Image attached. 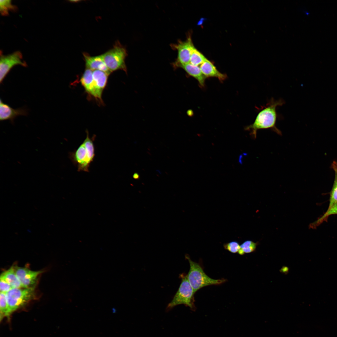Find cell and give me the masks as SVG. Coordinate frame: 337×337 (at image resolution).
<instances>
[{"label":"cell","mask_w":337,"mask_h":337,"mask_svg":"<svg viewBox=\"0 0 337 337\" xmlns=\"http://www.w3.org/2000/svg\"><path fill=\"white\" fill-rule=\"evenodd\" d=\"M224 248L232 253L238 252L240 245L238 242L232 241L225 244L223 245Z\"/></svg>","instance_id":"23"},{"label":"cell","mask_w":337,"mask_h":337,"mask_svg":"<svg viewBox=\"0 0 337 337\" xmlns=\"http://www.w3.org/2000/svg\"><path fill=\"white\" fill-rule=\"evenodd\" d=\"M0 279L8 283L13 288H23L15 273L13 266L1 274Z\"/></svg>","instance_id":"16"},{"label":"cell","mask_w":337,"mask_h":337,"mask_svg":"<svg viewBox=\"0 0 337 337\" xmlns=\"http://www.w3.org/2000/svg\"><path fill=\"white\" fill-rule=\"evenodd\" d=\"M185 258L189 263L190 268L187 278L195 293L201 288L208 286L218 285L225 282L226 280L213 279L207 275L198 263L192 261L189 256L186 255Z\"/></svg>","instance_id":"3"},{"label":"cell","mask_w":337,"mask_h":337,"mask_svg":"<svg viewBox=\"0 0 337 337\" xmlns=\"http://www.w3.org/2000/svg\"><path fill=\"white\" fill-rule=\"evenodd\" d=\"M0 292L6 293L13 288L11 286L5 281L0 279Z\"/></svg>","instance_id":"24"},{"label":"cell","mask_w":337,"mask_h":337,"mask_svg":"<svg viewBox=\"0 0 337 337\" xmlns=\"http://www.w3.org/2000/svg\"><path fill=\"white\" fill-rule=\"evenodd\" d=\"M181 281L179 287L172 300L168 304L167 310H170L176 305L183 304L192 310L195 309L194 295L195 293L185 273L179 275Z\"/></svg>","instance_id":"4"},{"label":"cell","mask_w":337,"mask_h":337,"mask_svg":"<svg viewBox=\"0 0 337 337\" xmlns=\"http://www.w3.org/2000/svg\"><path fill=\"white\" fill-rule=\"evenodd\" d=\"M190 35L185 41L179 40L177 43L170 45L172 49L177 51V58L173 64L175 67L190 62L191 52L194 47Z\"/></svg>","instance_id":"8"},{"label":"cell","mask_w":337,"mask_h":337,"mask_svg":"<svg viewBox=\"0 0 337 337\" xmlns=\"http://www.w3.org/2000/svg\"><path fill=\"white\" fill-rule=\"evenodd\" d=\"M0 310L1 320L4 317L9 316L6 293H5L0 292Z\"/></svg>","instance_id":"20"},{"label":"cell","mask_w":337,"mask_h":337,"mask_svg":"<svg viewBox=\"0 0 337 337\" xmlns=\"http://www.w3.org/2000/svg\"><path fill=\"white\" fill-rule=\"evenodd\" d=\"M0 51V83H2L10 70L15 66L21 65L26 67L27 64L22 60L21 52L17 51L13 53L4 55Z\"/></svg>","instance_id":"7"},{"label":"cell","mask_w":337,"mask_h":337,"mask_svg":"<svg viewBox=\"0 0 337 337\" xmlns=\"http://www.w3.org/2000/svg\"><path fill=\"white\" fill-rule=\"evenodd\" d=\"M27 112L23 108L14 109L8 105L4 103L0 99V120L3 121L10 120L13 122L14 120L17 116L20 115H27Z\"/></svg>","instance_id":"12"},{"label":"cell","mask_w":337,"mask_h":337,"mask_svg":"<svg viewBox=\"0 0 337 337\" xmlns=\"http://www.w3.org/2000/svg\"><path fill=\"white\" fill-rule=\"evenodd\" d=\"M284 103V101L282 99L276 100L272 98L266 105L260 109L254 122L245 128L246 130L250 131L252 138H256L257 131L261 129H270L278 135L282 134L281 131L276 126V108Z\"/></svg>","instance_id":"1"},{"label":"cell","mask_w":337,"mask_h":337,"mask_svg":"<svg viewBox=\"0 0 337 337\" xmlns=\"http://www.w3.org/2000/svg\"><path fill=\"white\" fill-rule=\"evenodd\" d=\"M332 167L337 174V162L335 161L332 164Z\"/></svg>","instance_id":"25"},{"label":"cell","mask_w":337,"mask_h":337,"mask_svg":"<svg viewBox=\"0 0 337 337\" xmlns=\"http://www.w3.org/2000/svg\"><path fill=\"white\" fill-rule=\"evenodd\" d=\"M337 214V203L334 204L330 208L327 209L325 213L319 219L311 225L312 227L317 226L327 219L329 216L333 214Z\"/></svg>","instance_id":"21"},{"label":"cell","mask_w":337,"mask_h":337,"mask_svg":"<svg viewBox=\"0 0 337 337\" xmlns=\"http://www.w3.org/2000/svg\"><path fill=\"white\" fill-rule=\"evenodd\" d=\"M86 133V137L82 143L76 150L69 154L70 159L77 167L78 172H89L90 165L95 156L94 141L95 135L90 138L87 130Z\"/></svg>","instance_id":"2"},{"label":"cell","mask_w":337,"mask_h":337,"mask_svg":"<svg viewBox=\"0 0 337 337\" xmlns=\"http://www.w3.org/2000/svg\"><path fill=\"white\" fill-rule=\"evenodd\" d=\"M11 1V0L0 1V12L2 16H7L10 11H15L17 10V7L12 4Z\"/></svg>","instance_id":"18"},{"label":"cell","mask_w":337,"mask_h":337,"mask_svg":"<svg viewBox=\"0 0 337 337\" xmlns=\"http://www.w3.org/2000/svg\"><path fill=\"white\" fill-rule=\"evenodd\" d=\"M109 75L106 72L100 70H95L93 71L94 97L99 100H102V93L106 85Z\"/></svg>","instance_id":"10"},{"label":"cell","mask_w":337,"mask_h":337,"mask_svg":"<svg viewBox=\"0 0 337 337\" xmlns=\"http://www.w3.org/2000/svg\"><path fill=\"white\" fill-rule=\"evenodd\" d=\"M13 266L23 288L34 286L38 276L42 272L41 271H32L27 268L19 267L17 265Z\"/></svg>","instance_id":"9"},{"label":"cell","mask_w":337,"mask_h":337,"mask_svg":"<svg viewBox=\"0 0 337 337\" xmlns=\"http://www.w3.org/2000/svg\"><path fill=\"white\" fill-rule=\"evenodd\" d=\"M208 59L194 47L192 51L190 63L198 66Z\"/></svg>","instance_id":"17"},{"label":"cell","mask_w":337,"mask_h":337,"mask_svg":"<svg viewBox=\"0 0 337 337\" xmlns=\"http://www.w3.org/2000/svg\"><path fill=\"white\" fill-rule=\"evenodd\" d=\"M133 178L135 179H138L139 178V175L137 173H134L133 176Z\"/></svg>","instance_id":"26"},{"label":"cell","mask_w":337,"mask_h":337,"mask_svg":"<svg viewBox=\"0 0 337 337\" xmlns=\"http://www.w3.org/2000/svg\"><path fill=\"white\" fill-rule=\"evenodd\" d=\"M200 68L206 77H216L221 81L224 80L227 78V75L219 72L214 64L208 59L200 65Z\"/></svg>","instance_id":"13"},{"label":"cell","mask_w":337,"mask_h":337,"mask_svg":"<svg viewBox=\"0 0 337 337\" xmlns=\"http://www.w3.org/2000/svg\"><path fill=\"white\" fill-rule=\"evenodd\" d=\"M85 62L86 69L92 71L100 70L106 72L109 75L111 72L105 65L102 55L91 56L88 53H83Z\"/></svg>","instance_id":"11"},{"label":"cell","mask_w":337,"mask_h":337,"mask_svg":"<svg viewBox=\"0 0 337 337\" xmlns=\"http://www.w3.org/2000/svg\"><path fill=\"white\" fill-rule=\"evenodd\" d=\"M179 67L183 68L188 74L197 80L201 86H204L206 77L203 74L198 66L189 63L180 66Z\"/></svg>","instance_id":"14"},{"label":"cell","mask_w":337,"mask_h":337,"mask_svg":"<svg viewBox=\"0 0 337 337\" xmlns=\"http://www.w3.org/2000/svg\"><path fill=\"white\" fill-rule=\"evenodd\" d=\"M80 82L86 92L94 96V85L92 70L86 69L80 79Z\"/></svg>","instance_id":"15"},{"label":"cell","mask_w":337,"mask_h":337,"mask_svg":"<svg viewBox=\"0 0 337 337\" xmlns=\"http://www.w3.org/2000/svg\"><path fill=\"white\" fill-rule=\"evenodd\" d=\"M102 55L105 65L111 72L119 70L126 71L125 61L127 56V51L119 41L116 42L111 49Z\"/></svg>","instance_id":"6"},{"label":"cell","mask_w":337,"mask_h":337,"mask_svg":"<svg viewBox=\"0 0 337 337\" xmlns=\"http://www.w3.org/2000/svg\"><path fill=\"white\" fill-rule=\"evenodd\" d=\"M256 245V243L251 241H247L240 246L238 253L240 255H243L252 252L255 250Z\"/></svg>","instance_id":"19"},{"label":"cell","mask_w":337,"mask_h":337,"mask_svg":"<svg viewBox=\"0 0 337 337\" xmlns=\"http://www.w3.org/2000/svg\"><path fill=\"white\" fill-rule=\"evenodd\" d=\"M337 203V178L335 181L330 196V203L328 209Z\"/></svg>","instance_id":"22"},{"label":"cell","mask_w":337,"mask_h":337,"mask_svg":"<svg viewBox=\"0 0 337 337\" xmlns=\"http://www.w3.org/2000/svg\"><path fill=\"white\" fill-rule=\"evenodd\" d=\"M9 315L33 299L35 286L29 288H12L6 293Z\"/></svg>","instance_id":"5"}]
</instances>
